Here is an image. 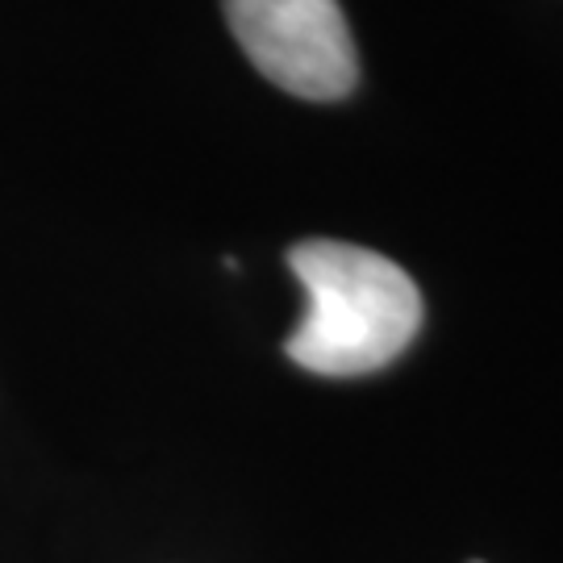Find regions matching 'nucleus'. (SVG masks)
I'll return each mask as SVG.
<instances>
[{"mask_svg":"<svg viewBox=\"0 0 563 563\" xmlns=\"http://www.w3.org/2000/svg\"><path fill=\"white\" fill-rule=\"evenodd\" d=\"M472 563H484V560H472Z\"/></svg>","mask_w":563,"mask_h":563,"instance_id":"obj_3","label":"nucleus"},{"mask_svg":"<svg viewBox=\"0 0 563 563\" xmlns=\"http://www.w3.org/2000/svg\"><path fill=\"white\" fill-rule=\"evenodd\" d=\"M230 34L267 80L301 101H342L360 51L339 0H222Z\"/></svg>","mask_w":563,"mask_h":563,"instance_id":"obj_2","label":"nucleus"},{"mask_svg":"<svg viewBox=\"0 0 563 563\" xmlns=\"http://www.w3.org/2000/svg\"><path fill=\"white\" fill-rule=\"evenodd\" d=\"M305 288V318L284 339V355L313 376L380 372L418 339L422 292L397 263L355 242L309 239L288 251Z\"/></svg>","mask_w":563,"mask_h":563,"instance_id":"obj_1","label":"nucleus"}]
</instances>
